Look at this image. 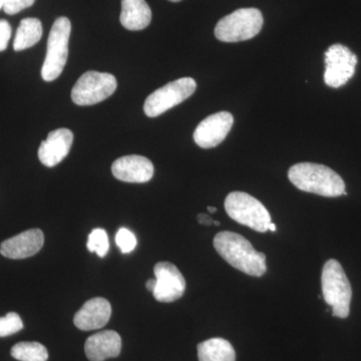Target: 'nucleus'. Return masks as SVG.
Here are the masks:
<instances>
[{"instance_id": "nucleus-1", "label": "nucleus", "mask_w": 361, "mask_h": 361, "mask_svg": "<svg viewBox=\"0 0 361 361\" xmlns=\"http://www.w3.org/2000/svg\"><path fill=\"white\" fill-rule=\"evenodd\" d=\"M214 247L226 262L247 275L261 277L267 271L265 254L257 252L248 240L237 233H218Z\"/></svg>"}, {"instance_id": "nucleus-2", "label": "nucleus", "mask_w": 361, "mask_h": 361, "mask_svg": "<svg viewBox=\"0 0 361 361\" xmlns=\"http://www.w3.org/2000/svg\"><path fill=\"white\" fill-rule=\"evenodd\" d=\"M292 184L306 193L323 197H339L348 195L345 183L341 176L326 166L314 163H299L288 171Z\"/></svg>"}, {"instance_id": "nucleus-3", "label": "nucleus", "mask_w": 361, "mask_h": 361, "mask_svg": "<svg viewBox=\"0 0 361 361\" xmlns=\"http://www.w3.org/2000/svg\"><path fill=\"white\" fill-rule=\"evenodd\" d=\"M322 286L323 298L332 308V315L342 319L348 318L353 288L343 268L336 259H330L323 266Z\"/></svg>"}, {"instance_id": "nucleus-4", "label": "nucleus", "mask_w": 361, "mask_h": 361, "mask_svg": "<svg viewBox=\"0 0 361 361\" xmlns=\"http://www.w3.org/2000/svg\"><path fill=\"white\" fill-rule=\"evenodd\" d=\"M225 210L231 219L247 226L254 231L265 233L269 230L271 216L265 206L251 195L232 192L226 198Z\"/></svg>"}, {"instance_id": "nucleus-5", "label": "nucleus", "mask_w": 361, "mask_h": 361, "mask_svg": "<svg viewBox=\"0 0 361 361\" xmlns=\"http://www.w3.org/2000/svg\"><path fill=\"white\" fill-rule=\"evenodd\" d=\"M263 26V16L257 8H240L217 23L215 37L220 42H239L253 39Z\"/></svg>"}, {"instance_id": "nucleus-6", "label": "nucleus", "mask_w": 361, "mask_h": 361, "mask_svg": "<svg viewBox=\"0 0 361 361\" xmlns=\"http://www.w3.org/2000/svg\"><path fill=\"white\" fill-rule=\"evenodd\" d=\"M71 23L68 18H59L54 21L49 40L47 56L42 68V77L45 82L56 80L63 73L68 58V42Z\"/></svg>"}, {"instance_id": "nucleus-7", "label": "nucleus", "mask_w": 361, "mask_h": 361, "mask_svg": "<svg viewBox=\"0 0 361 361\" xmlns=\"http://www.w3.org/2000/svg\"><path fill=\"white\" fill-rule=\"evenodd\" d=\"M116 85V78L111 73L87 71L71 90V99L78 106H92L110 97Z\"/></svg>"}, {"instance_id": "nucleus-8", "label": "nucleus", "mask_w": 361, "mask_h": 361, "mask_svg": "<svg viewBox=\"0 0 361 361\" xmlns=\"http://www.w3.org/2000/svg\"><path fill=\"white\" fill-rule=\"evenodd\" d=\"M197 84L192 78H182L169 82L147 97L144 111L149 118H156L186 101L196 90Z\"/></svg>"}, {"instance_id": "nucleus-9", "label": "nucleus", "mask_w": 361, "mask_h": 361, "mask_svg": "<svg viewBox=\"0 0 361 361\" xmlns=\"http://www.w3.org/2000/svg\"><path fill=\"white\" fill-rule=\"evenodd\" d=\"M325 84L330 87H341L355 75L357 56L348 47L336 44L324 54Z\"/></svg>"}, {"instance_id": "nucleus-10", "label": "nucleus", "mask_w": 361, "mask_h": 361, "mask_svg": "<svg viewBox=\"0 0 361 361\" xmlns=\"http://www.w3.org/2000/svg\"><path fill=\"white\" fill-rule=\"evenodd\" d=\"M157 280L153 295L157 301L171 303L180 299L186 290V281L182 273L170 262H159L154 268Z\"/></svg>"}, {"instance_id": "nucleus-11", "label": "nucleus", "mask_w": 361, "mask_h": 361, "mask_svg": "<svg viewBox=\"0 0 361 361\" xmlns=\"http://www.w3.org/2000/svg\"><path fill=\"white\" fill-rule=\"evenodd\" d=\"M234 123L229 111H220L207 116L194 132V141L200 148L212 149L224 141Z\"/></svg>"}, {"instance_id": "nucleus-12", "label": "nucleus", "mask_w": 361, "mask_h": 361, "mask_svg": "<svg viewBox=\"0 0 361 361\" xmlns=\"http://www.w3.org/2000/svg\"><path fill=\"white\" fill-rule=\"evenodd\" d=\"M44 243V236L42 230L30 229L2 242L0 254L4 257L14 260L32 257L39 253Z\"/></svg>"}, {"instance_id": "nucleus-13", "label": "nucleus", "mask_w": 361, "mask_h": 361, "mask_svg": "<svg viewBox=\"0 0 361 361\" xmlns=\"http://www.w3.org/2000/svg\"><path fill=\"white\" fill-rule=\"evenodd\" d=\"M73 142V134L71 130L61 128L52 130L40 145L39 161L47 168L59 165L70 153Z\"/></svg>"}, {"instance_id": "nucleus-14", "label": "nucleus", "mask_w": 361, "mask_h": 361, "mask_svg": "<svg viewBox=\"0 0 361 361\" xmlns=\"http://www.w3.org/2000/svg\"><path fill=\"white\" fill-rule=\"evenodd\" d=\"M111 172L123 182L147 183L153 178L154 165L146 157L125 156L114 161Z\"/></svg>"}, {"instance_id": "nucleus-15", "label": "nucleus", "mask_w": 361, "mask_h": 361, "mask_svg": "<svg viewBox=\"0 0 361 361\" xmlns=\"http://www.w3.org/2000/svg\"><path fill=\"white\" fill-rule=\"evenodd\" d=\"M111 306L106 299L102 297L90 299L75 313L73 322L78 329L90 331L103 329L110 320Z\"/></svg>"}, {"instance_id": "nucleus-16", "label": "nucleus", "mask_w": 361, "mask_h": 361, "mask_svg": "<svg viewBox=\"0 0 361 361\" xmlns=\"http://www.w3.org/2000/svg\"><path fill=\"white\" fill-rule=\"evenodd\" d=\"M121 350L122 338L114 330L97 332L85 341V353L90 361H104L118 357Z\"/></svg>"}, {"instance_id": "nucleus-17", "label": "nucleus", "mask_w": 361, "mask_h": 361, "mask_svg": "<svg viewBox=\"0 0 361 361\" xmlns=\"http://www.w3.org/2000/svg\"><path fill=\"white\" fill-rule=\"evenodd\" d=\"M121 23L129 30H142L152 20V11L146 0H122Z\"/></svg>"}, {"instance_id": "nucleus-18", "label": "nucleus", "mask_w": 361, "mask_h": 361, "mask_svg": "<svg viewBox=\"0 0 361 361\" xmlns=\"http://www.w3.org/2000/svg\"><path fill=\"white\" fill-rule=\"evenodd\" d=\"M198 358L199 361H236V353L229 341L215 337L199 343Z\"/></svg>"}, {"instance_id": "nucleus-19", "label": "nucleus", "mask_w": 361, "mask_h": 361, "mask_svg": "<svg viewBox=\"0 0 361 361\" xmlns=\"http://www.w3.org/2000/svg\"><path fill=\"white\" fill-rule=\"evenodd\" d=\"M42 37V25L37 18H28L20 21L14 37L16 51H25L37 44Z\"/></svg>"}, {"instance_id": "nucleus-20", "label": "nucleus", "mask_w": 361, "mask_h": 361, "mask_svg": "<svg viewBox=\"0 0 361 361\" xmlns=\"http://www.w3.org/2000/svg\"><path fill=\"white\" fill-rule=\"evenodd\" d=\"M11 356L20 361H47L49 351L39 342H20L11 348Z\"/></svg>"}, {"instance_id": "nucleus-21", "label": "nucleus", "mask_w": 361, "mask_h": 361, "mask_svg": "<svg viewBox=\"0 0 361 361\" xmlns=\"http://www.w3.org/2000/svg\"><path fill=\"white\" fill-rule=\"evenodd\" d=\"M87 247V250L96 253L99 257L104 258L110 250V242L106 232L101 228L92 230L89 235Z\"/></svg>"}, {"instance_id": "nucleus-22", "label": "nucleus", "mask_w": 361, "mask_h": 361, "mask_svg": "<svg viewBox=\"0 0 361 361\" xmlns=\"http://www.w3.org/2000/svg\"><path fill=\"white\" fill-rule=\"evenodd\" d=\"M23 329V322L18 313L9 312L4 317H0V337L13 336Z\"/></svg>"}, {"instance_id": "nucleus-23", "label": "nucleus", "mask_w": 361, "mask_h": 361, "mask_svg": "<svg viewBox=\"0 0 361 361\" xmlns=\"http://www.w3.org/2000/svg\"><path fill=\"white\" fill-rule=\"evenodd\" d=\"M116 243L123 254L134 251L137 242L135 234L127 228H121L116 235Z\"/></svg>"}, {"instance_id": "nucleus-24", "label": "nucleus", "mask_w": 361, "mask_h": 361, "mask_svg": "<svg viewBox=\"0 0 361 361\" xmlns=\"http://www.w3.org/2000/svg\"><path fill=\"white\" fill-rule=\"evenodd\" d=\"M35 0H4V13L13 16L20 13L23 9L30 7L35 4Z\"/></svg>"}, {"instance_id": "nucleus-25", "label": "nucleus", "mask_w": 361, "mask_h": 361, "mask_svg": "<svg viewBox=\"0 0 361 361\" xmlns=\"http://www.w3.org/2000/svg\"><path fill=\"white\" fill-rule=\"evenodd\" d=\"M11 37V26L8 21L0 20V51H6Z\"/></svg>"}, {"instance_id": "nucleus-26", "label": "nucleus", "mask_w": 361, "mask_h": 361, "mask_svg": "<svg viewBox=\"0 0 361 361\" xmlns=\"http://www.w3.org/2000/svg\"><path fill=\"white\" fill-rule=\"evenodd\" d=\"M197 219H198V222L200 223L202 225H206V226H210L212 225L214 223V220L212 217H210V216L207 215V214H199L198 217H197Z\"/></svg>"}, {"instance_id": "nucleus-27", "label": "nucleus", "mask_w": 361, "mask_h": 361, "mask_svg": "<svg viewBox=\"0 0 361 361\" xmlns=\"http://www.w3.org/2000/svg\"><path fill=\"white\" fill-rule=\"evenodd\" d=\"M157 280L155 278V279H149L148 281H147L146 287L149 292H152V293H153V291L155 290Z\"/></svg>"}, {"instance_id": "nucleus-28", "label": "nucleus", "mask_w": 361, "mask_h": 361, "mask_svg": "<svg viewBox=\"0 0 361 361\" xmlns=\"http://www.w3.org/2000/svg\"><path fill=\"white\" fill-rule=\"evenodd\" d=\"M207 209H208L209 212L211 214L217 212V208H215V207H208Z\"/></svg>"}, {"instance_id": "nucleus-29", "label": "nucleus", "mask_w": 361, "mask_h": 361, "mask_svg": "<svg viewBox=\"0 0 361 361\" xmlns=\"http://www.w3.org/2000/svg\"><path fill=\"white\" fill-rule=\"evenodd\" d=\"M269 230L272 232L276 231V226H275L274 223H271L269 225Z\"/></svg>"}, {"instance_id": "nucleus-30", "label": "nucleus", "mask_w": 361, "mask_h": 361, "mask_svg": "<svg viewBox=\"0 0 361 361\" xmlns=\"http://www.w3.org/2000/svg\"><path fill=\"white\" fill-rule=\"evenodd\" d=\"M4 0H0V9H1L2 6H4Z\"/></svg>"}, {"instance_id": "nucleus-31", "label": "nucleus", "mask_w": 361, "mask_h": 361, "mask_svg": "<svg viewBox=\"0 0 361 361\" xmlns=\"http://www.w3.org/2000/svg\"><path fill=\"white\" fill-rule=\"evenodd\" d=\"M214 224H215L216 226H219L220 222H219V221H214Z\"/></svg>"}, {"instance_id": "nucleus-32", "label": "nucleus", "mask_w": 361, "mask_h": 361, "mask_svg": "<svg viewBox=\"0 0 361 361\" xmlns=\"http://www.w3.org/2000/svg\"><path fill=\"white\" fill-rule=\"evenodd\" d=\"M169 1L179 2V1H180V0H169Z\"/></svg>"}]
</instances>
